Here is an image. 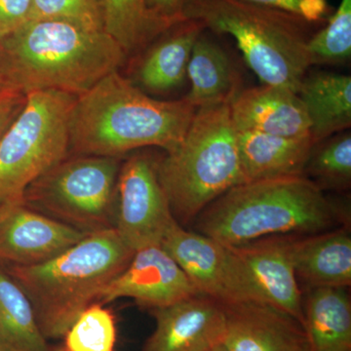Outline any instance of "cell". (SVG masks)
Here are the masks:
<instances>
[{"instance_id":"14","label":"cell","mask_w":351,"mask_h":351,"mask_svg":"<svg viewBox=\"0 0 351 351\" xmlns=\"http://www.w3.org/2000/svg\"><path fill=\"white\" fill-rule=\"evenodd\" d=\"M223 308L226 351H311L302 322L285 311L257 302Z\"/></svg>"},{"instance_id":"32","label":"cell","mask_w":351,"mask_h":351,"mask_svg":"<svg viewBox=\"0 0 351 351\" xmlns=\"http://www.w3.org/2000/svg\"><path fill=\"white\" fill-rule=\"evenodd\" d=\"M186 0H147V6L165 19L179 23L186 20L184 7Z\"/></svg>"},{"instance_id":"4","label":"cell","mask_w":351,"mask_h":351,"mask_svg":"<svg viewBox=\"0 0 351 351\" xmlns=\"http://www.w3.org/2000/svg\"><path fill=\"white\" fill-rule=\"evenodd\" d=\"M134 254L112 228L90 233L46 262L4 267L29 298L44 338L61 339Z\"/></svg>"},{"instance_id":"3","label":"cell","mask_w":351,"mask_h":351,"mask_svg":"<svg viewBox=\"0 0 351 351\" xmlns=\"http://www.w3.org/2000/svg\"><path fill=\"white\" fill-rule=\"evenodd\" d=\"M0 46L8 82L24 95L57 90L80 96L119 71L127 56L105 31L59 21H27Z\"/></svg>"},{"instance_id":"6","label":"cell","mask_w":351,"mask_h":351,"mask_svg":"<svg viewBox=\"0 0 351 351\" xmlns=\"http://www.w3.org/2000/svg\"><path fill=\"white\" fill-rule=\"evenodd\" d=\"M157 175L175 219L182 223L245 184L230 105L196 110L181 144L157 160Z\"/></svg>"},{"instance_id":"9","label":"cell","mask_w":351,"mask_h":351,"mask_svg":"<svg viewBox=\"0 0 351 351\" xmlns=\"http://www.w3.org/2000/svg\"><path fill=\"white\" fill-rule=\"evenodd\" d=\"M161 247L174 258L200 294L223 304L265 302L246 265L232 246L175 223Z\"/></svg>"},{"instance_id":"20","label":"cell","mask_w":351,"mask_h":351,"mask_svg":"<svg viewBox=\"0 0 351 351\" xmlns=\"http://www.w3.org/2000/svg\"><path fill=\"white\" fill-rule=\"evenodd\" d=\"M311 122L313 144L350 130L351 78L339 73H306L297 92Z\"/></svg>"},{"instance_id":"18","label":"cell","mask_w":351,"mask_h":351,"mask_svg":"<svg viewBox=\"0 0 351 351\" xmlns=\"http://www.w3.org/2000/svg\"><path fill=\"white\" fill-rule=\"evenodd\" d=\"M237 132L245 182L304 176L314 145L311 135L281 137L260 132Z\"/></svg>"},{"instance_id":"24","label":"cell","mask_w":351,"mask_h":351,"mask_svg":"<svg viewBox=\"0 0 351 351\" xmlns=\"http://www.w3.org/2000/svg\"><path fill=\"white\" fill-rule=\"evenodd\" d=\"M103 10L104 29L126 55L143 49L178 24L152 11L147 0H103Z\"/></svg>"},{"instance_id":"33","label":"cell","mask_w":351,"mask_h":351,"mask_svg":"<svg viewBox=\"0 0 351 351\" xmlns=\"http://www.w3.org/2000/svg\"><path fill=\"white\" fill-rule=\"evenodd\" d=\"M19 93L11 87L10 83L7 78L5 71H4L3 60H2L1 46H0V103L4 99L12 96L14 94Z\"/></svg>"},{"instance_id":"25","label":"cell","mask_w":351,"mask_h":351,"mask_svg":"<svg viewBox=\"0 0 351 351\" xmlns=\"http://www.w3.org/2000/svg\"><path fill=\"white\" fill-rule=\"evenodd\" d=\"M304 176L318 188L346 191L351 184V133L335 134L316 143L304 167Z\"/></svg>"},{"instance_id":"26","label":"cell","mask_w":351,"mask_h":351,"mask_svg":"<svg viewBox=\"0 0 351 351\" xmlns=\"http://www.w3.org/2000/svg\"><path fill=\"white\" fill-rule=\"evenodd\" d=\"M64 339L59 351H114V316L103 304H91L78 316Z\"/></svg>"},{"instance_id":"13","label":"cell","mask_w":351,"mask_h":351,"mask_svg":"<svg viewBox=\"0 0 351 351\" xmlns=\"http://www.w3.org/2000/svg\"><path fill=\"white\" fill-rule=\"evenodd\" d=\"M151 313L156 330L142 351H212L223 343L225 308L207 295H193Z\"/></svg>"},{"instance_id":"21","label":"cell","mask_w":351,"mask_h":351,"mask_svg":"<svg viewBox=\"0 0 351 351\" xmlns=\"http://www.w3.org/2000/svg\"><path fill=\"white\" fill-rule=\"evenodd\" d=\"M302 326L311 351H351V301L348 288H307Z\"/></svg>"},{"instance_id":"17","label":"cell","mask_w":351,"mask_h":351,"mask_svg":"<svg viewBox=\"0 0 351 351\" xmlns=\"http://www.w3.org/2000/svg\"><path fill=\"white\" fill-rule=\"evenodd\" d=\"M291 250L298 281L307 288L350 287L351 235L346 226L292 235Z\"/></svg>"},{"instance_id":"15","label":"cell","mask_w":351,"mask_h":351,"mask_svg":"<svg viewBox=\"0 0 351 351\" xmlns=\"http://www.w3.org/2000/svg\"><path fill=\"white\" fill-rule=\"evenodd\" d=\"M292 235H271L232 246L250 272L265 304L304 320L302 295L295 276Z\"/></svg>"},{"instance_id":"23","label":"cell","mask_w":351,"mask_h":351,"mask_svg":"<svg viewBox=\"0 0 351 351\" xmlns=\"http://www.w3.org/2000/svg\"><path fill=\"white\" fill-rule=\"evenodd\" d=\"M0 351H59L39 329L29 298L0 265Z\"/></svg>"},{"instance_id":"27","label":"cell","mask_w":351,"mask_h":351,"mask_svg":"<svg viewBox=\"0 0 351 351\" xmlns=\"http://www.w3.org/2000/svg\"><path fill=\"white\" fill-rule=\"evenodd\" d=\"M313 64H339L351 56V0H341L324 29L315 32L307 43Z\"/></svg>"},{"instance_id":"10","label":"cell","mask_w":351,"mask_h":351,"mask_svg":"<svg viewBox=\"0 0 351 351\" xmlns=\"http://www.w3.org/2000/svg\"><path fill=\"white\" fill-rule=\"evenodd\" d=\"M157 160L152 154L138 152L120 167L114 228L135 252L160 245L177 223L158 180Z\"/></svg>"},{"instance_id":"31","label":"cell","mask_w":351,"mask_h":351,"mask_svg":"<svg viewBox=\"0 0 351 351\" xmlns=\"http://www.w3.org/2000/svg\"><path fill=\"white\" fill-rule=\"evenodd\" d=\"M25 104V95L14 94L0 103V140L19 115Z\"/></svg>"},{"instance_id":"16","label":"cell","mask_w":351,"mask_h":351,"mask_svg":"<svg viewBox=\"0 0 351 351\" xmlns=\"http://www.w3.org/2000/svg\"><path fill=\"white\" fill-rule=\"evenodd\" d=\"M237 131H254L281 137L311 135L304 104L289 88L263 84L242 90L230 105Z\"/></svg>"},{"instance_id":"28","label":"cell","mask_w":351,"mask_h":351,"mask_svg":"<svg viewBox=\"0 0 351 351\" xmlns=\"http://www.w3.org/2000/svg\"><path fill=\"white\" fill-rule=\"evenodd\" d=\"M27 21H59L87 31H105L103 0H32Z\"/></svg>"},{"instance_id":"1","label":"cell","mask_w":351,"mask_h":351,"mask_svg":"<svg viewBox=\"0 0 351 351\" xmlns=\"http://www.w3.org/2000/svg\"><path fill=\"white\" fill-rule=\"evenodd\" d=\"M195 112L186 99L154 100L113 71L76 99L69 156L121 157L147 147L172 152L184 140Z\"/></svg>"},{"instance_id":"8","label":"cell","mask_w":351,"mask_h":351,"mask_svg":"<svg viewBox=\"0 0 351 351\" xmlns=\"http://www.w3.org/2000/svg\"><path fill=\"white\" fill-rule=\"evenodd\" d=\"M120 167L121 157L68 156L29 184L24 204L88 234L112 230Z\"/></svg>"},{"instance_id":"5","label":"cell","mask_w":351,"mask_h":351,"mask_svg":"<svg viewBox=\"0 0 351 351\" xmlns=\"http://www.w3.org/2000/svg\"><path fill=\"white\" fill-rule=\"evenodd\" d=\"M184 17L205 29L228 34L263 84L297 93L309 63L313 23L243 0H186Z\"/></svg>"},{"instance_id":"2","label":"cell","mask_w":351,"mask_h":351,"mask_svg":"<svg viewBox=\"0 0 351 351\" xmlns=\"http://www.w3.org/2000/svg\"><path fill=\"white\" fill-rule=\"evenodd\" d=\"M346 214L304 176L245 182L215 199L196 230L228 246L271 235H308L343 223Z\"/></svg>"},{"instance_id":"22","label":"cell","mask_w":351,"mask_h":351,"mask_svg":"<svg viewBox=\"0 0 351 351\" xmlns=\"http://www.w3.org/2000/svg\"><path fill=\"white\" fill-rule=\"evenodd\" d=\"M149 50L138 69V82L154 93L180 86L186 77L191 51L205 27L195 20L186 19Z\"/></svg>"},{"instance_id":"12","label":"cell","mask_w":351,"mask_h":351,"mask_svg":"<svg viewBox=\"0 0 351 351\" xmlns=\"http://www.w3.org/2000/svg\"><path fill=\"white\" fill-rule=\"evenodd\" d=\"M88 233L27 207H0V265H34L51 260Z\"/></svg>"},{"instance_id":"34","label":"cell","mask_w":351,"mask_h":351,"mask_svg":"<svg viewBox=\"0 0 351 351\" xmlns=\"http://www.w3.org/2000/svg\"><path fill=\"white\" fill-rule=\"evenodd\" d=\"M213 351H226L225 348H223V346L221 345H219L217 346V348H215Z\"/></svg>"},{"instance_id":"30","label":"cell","mask_w":351,"mask_h":351,"mask_svg":"<svg viewBox=\"0 0 351 351\" xmlns=\"http://www.w3.org/2000/svg\"><path fill=\"white\" fill-rule=\"evenodd\" d=\"M31 3L32 0H0V39L27 22Z\"/></svg>"},{"instance_id":"11","label":"cell","mask_w":351,"mask_h":351,"mask_svg":"<svg viewBox=\"0 0 351 351\" xmlns=\"http://www.w3.org/2000/svg\"><path fill=\"white\" fill-rule=\"evenodd\" d=\"M200 294L161 245L136 251L125 269L101 291L96 304L129 298L145 308H160Z\"/></svg>"},{"instance_id":"35","label":"cell","mask_w":351,"mask_h":351,"mask_svg":"<svg viewBox=\"0 0 351 351\" xmlns=\"http://www.w3.org/2000/svg\"><path fill=\"white\" fill-rule=\"evenodd\" d=\"M212 351H213V350H212Z\"/></svg>"},{"instance_id":"29","label":"cell","mask_w":351,"mask_h":351,"mask_svg":"<svg viewBox=\"0 0 351 351\" xmlns=\"http://www.w3.org/2000/svg\"><path fill=\"white\" fill-rule=\"evenodd\" d=\"M243 1L292 14L313 24L323 22L331 12V8L327 0H243Z\"/></svg>"},{"instance_id":"7","label":"cell","mask_w":351,"mask_h":351,"mask_svg":"<svg viewBox=\"0 0 351 351\" xmlns=\"http://www.w3.org/2000/svg\"><path fill=\"white\" fill-rule=\"evenodd\" d=\"M76 99L57 90L25 95L24 108L0 140V207L24 203L29 184L69 156Z\"/></svg>"},{"instance_id":"19","label":"cell","mask_w":351,"mask_h":351,"mask_svg":"<svg viewBox=\"0 0 351 351\" xmlns=\"http://www.w3.org/2000/svg\"><path fill=\"white\" fill-rule=\"evenodd\" d=\"M186 76L191 87L184 99L196 110L230 105L242 91L241 77L232 59L203 32L191 51Z\"/></svg>"}]
</instances>
